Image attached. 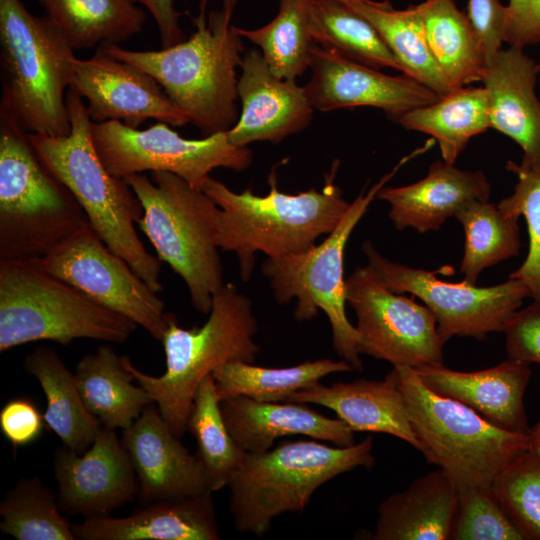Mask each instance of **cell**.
Returning a JSON list of instances; mask_svg holds the SVG:
<instances>
[{
	"label": "cell",
	"mask_w": 540,
	"mask_h": 540,
	"mask_svg": "<svg viewBox=\"0 0 540 540\" xmlns=\"http://www.w3.org/2000/svg\"><path fill=\"white\" fill-rule=\"evenodd\" d=\"M309 68L312 75L303 86L305 94L314 109L324 112L370 106L382 109L397 120L440 98L406 75L384 74L316 43L311 48Z\"/></svg>",
	"instance_id": "obj_16"
},
{
	"label": "cell",
	"mask_w": 540,
	"mask_h": 540,
	"mask_svg": "<svg viewBox=\"0 0 540 540\" xmlns=\"http://www.w3.org/2000/svg\"><path fill=\"white\" fill-rule=\"evenodd\" d=\"M192 35L170 47L133 51L118 44L99 45L110 56L151 75L170 101L205 136L225 132L238 121L236 100L244 50L242 36L224 17L199 13Z\"/></svg>",
	"instance_id": "obj_2"
},
{
	"label": "cell",
	"mask_w": 540,
	"mask_h": 540,
	"mask_svg": "<svg viewBox=\"0 0 540 540\" xmlns=\"http://www.w3.org/2000/svg\"><path fill=\"white\" fill-rule=\"evenodd\" d=\"M537 70L540 71V62L537 63Z\"/></svg>",
	"instance_id": "obj_52"
},
{
	"label": "cell",
	"mask_w": 540,
	"mask_h": 540,
	"mask_svg": "<svg viewBox=\"0 0 540 540\" xmlns=\"http://www.w3.org/2000/svg\"><path fill=\"white\" fill-rule=\"evenodd\" d=\"M179 438L151 404L123 430L121 442L136 474L142 506L211 492L200 461Z\"/></svg>",
	"instance_id": "obj_19"
},
{
	"label": "cell",
	"mask_w": 540,
	"mask_h": 540,
	"mask_svg": "<svg viewBox=\"0 0 540 540\" xmlns=\"http://www.w3.org/2000/svg\"><path fill=\"white\" fill-rule=\"evenodd\" d=\"M144 5L151 13L160 33L162 48L170 47L186 40L180 27L181 14L174 6V0H129Z\"/></svg>",
	"instance_id": "obj_47"
},
{
	"label": "cell",
	"mask_w": 540,
	"mask_h": 540,
	"mask_svg": "<svg viewBox=\"0 0 540 540\" xmlns=\"http://www.w3.org/2000/svg\"><path fill=\"white\" fill-rule=\"evenodd\" d=\"M504 42L524 49L540 44V0H509Z\"/></svg>",
	"instance_id": "obj_46"
},
{
	"label": "cell",
	"mask_w": 540,
	"mask_h": 540,
	"mask_svg": "<svg viewBox=\"0 0 540 540\" xmlns=\"http://www.w3.org/2000/svg\"><path fill=\"white\" fill-rule=\"evenodd\" d=\"M537 63L522 48L500 49L488 63L482 82L491 128L514 140L524 160L540 162V100L535 91Z\"/></svg>",
	"instance_id": "obj_26"
},
{
	"label": "cell",
	"mask_w": 540,
	"mask_h": 540,
	"mask_svg": "<svg viewBox=\"0 0 540 540\" xmlns=\"http://www.w3.org/2000/svg\"><path fill=\"white\" fill-rule=\"evenodd\" d=\"M417 155L416 150L404 157L366 193L361 191L337 227L321 243L298 254L268 257L262 265L278 303L287 304L297 299L294 315L298 321L314 318L319 310L326 314L335 351L356 370L362 369V362L358 351L359 333L345 311V247L379 190L404 163Z\"/></svg>",
	"instance_id": "obj_11"
},
{
	"label": "cell",
	"mask_w": 540,
	"mask_h": 540,
	"mask_svg": "<svg viewBox=\"0 0 540 540\" xmlns=\"http://www.w3.org/2000/svg\"><path fill=\"white\" fill-rule=\"evenodd\" d=\"M0 530L17 540H77L57 493L39 477L21 478L0 503Z\"/></svg>",
	"instance_id": "obj_39"
},
{
	"label": "cell",
	"mask_w": 540,
	"mask_h": 540,
	"mask_svg": "<svg viewBox=\"0 0 540 540\" xmlns=\"http://www.w3.org/2000/svg\"><path fill=\"white\" fill-rule=\"evenodd\" d=\"M198 1H199V6H200V12H199V13H205V12H206L207 4H208L211 0H198Z\"/></svg>",
	"instance_id": "obj_50"
},
{
	"label": "cell",
	"mask_w": 540,
	"mask_h": 540,
	"mask_svg": "<svg viewBox=\"0 0 540 540\" xmlns=\"http://www.w3.org/2000/svg\"><path fill=\"white\" fill-rule=\"evenodd\" d=\"M77 57L57 25L21 0H0V112L28 133L66 136V106Z\"/></svg>",
	"instance_id": "obj_5"
},
{
	"label": "cell",
	"mask_w": 540,
	"mask_h": 540,
	"mask_svg": "<svg viewBox=\"0 0 540 540\" xmlns=\"http://www.w3.org/2000/svg\"><path fill=\"white\" fill-rule=\"evenodd\" d=\"M491 488L523 540H540V460L525 451L494 479Z\"/></svg>",
	"instance_id": "obj_41"
},
{
	"label": "cell",
	"mask_w": 540,
	"mask_h": 540,
	"mask_svg": "<svg viewBox=\"0 0 540 540\" xmlns=\"http://www.w3.org/2000/svg\"><path fill=\"white\" fill-rule=\"evenodd\" d=\"M455 218L465 234L459 272L466 282L476 284L485 268L519 254V217L504 212L498 204L472 202L461 209Z\"/></svg>",
	"instance_id": "obj_37"
},
{
	"label": "cell",
	"mask_w": 540,
	"mask_h": 540,
	"mask_svg": "<svg viewBox=\"0 0 540 540\" xmlns=\"http://www.w3.org/2000/svg\"><path fill=\"white\" fill-rule=\"evenodd\" d=\"M373 440L329 446L313 440L284 441L262 453H246L229 483L230 512L240 532L262 536L273 519L301 512L324 483L374 463Z\"/></svg>",
	"instance_id": "obj_8"
},
{
	"label": "cell",
	"mask_w": 540,
	"mask_h": 540,
	"mask_svg": "<svg viewBox=\"0 0 540 540\" xmlns=\"http://www.w3.org/2000/svg\"><path fill=\"white\" fill-rule=\"evenodd\" d=\"M314 43L379 69L402 67L373 25L343 0H310Z\"/></svg>",
	"instance_id": "obj_35"
},
{
	"label": "cell",
	"mask_w": 540,
	"mask_h": 540,
	"mask_svg": "<svg viewBox=\"0 0 540 540\" xmlns=\"http://www.w3.org/2000/svg\"><path fill=\"white\" fill-rule=\"evenodd\" d=\"M143 207L137 222L157 257L184 280L194 308L209 314L224 285L218 253L220 208L202 190L170 172L125 177Z\"/></svg>",
	"instance_id": "obj_6"
},
{
	"label": "cell",
	"mask_w": 540,
	"mask_h": 540,
	"mask_svg": "<svg viewBox=\"0 0 540 540\" xmlns=\"http://www.w3.org/2000/svg\"><path fill=\"white\" fill-rule=\"evenodd\" d=\"M346 300L357 317L360 354L393 367L443 364L445 343L430 309L390 290L368 266L346 279Z\"/></svg>",
	"instance_id": "obj_14"
},
{
	"label": "cell",
	"mask_w": 540,
	"mask_h": 540,
	"mask_svg": "<svg viewBox=\"0 0 540 540\" xmlns=\"http://www.w3.org/2000/svg\"><path fill=\"white\" fill-rule=\"evenodd\" d=\"M506 335L508 358L526 363H540V306L532 303L518 310L508 321Z\"/></svg>",
	"instance_id": "obj_44"
},
{
	"label": "cell",
	"mask_w": 540,
	"mask_h": 540,
	"mask_svg": "<svg viewBox=\"0 0 540 540\" xmlns=\"http://www.w3.org/2000/svg\"><path fill=\"white\" fill-rule=\"evenodd\" d=\"M74 375L86 408L102 426L127 429L153 402L140 384H133L135 379L125 367L123 356L107 345L83 356Z\"/></svg>",
	"instance_id": "obj_28"
},
{
	"label": "cell",
	"mask_w": 540,
	"mask_h": 540,
	"mask_svg": "<svg viewBox=\"0 0 540 540\" xmlns=\"http://www.w3.org/2000/svg\"><path fill=\"white\" fill-rule=\"evenodd\" d=\"M362 249L367 266L386 287L396 293H410L430 309L444 343L454 336L482 340L491 332L503 331L529 296L518 279L485 287L465 280L448 282L436 277L435 272L383 257L369 241Z\"/></svg>",
	"instance_id": "obj_13"
},
{
	"label": "cell",
	"mask_w": 540,
	"mask_h": 540,
	"mask_svg": "<svg viewBox=\"0 0 540 540\" xmlns=\"http://www.w3.org/2000/svg\"><path fill=\"white\" fill-rule=\"evenodd\" d=\"M506 167L516 175L517 183L513 193L498 206L508 214L523 216L529 235L527 256L509 278L520 280L528 290V297L540 306V162L508 161Z\"/></svg>",
	"instance_id": "obj_40"
},
{
	"label": "cell",
	"mask_w": 540,
	"mask_h": 540,
	"mask_svg": "<svg viewBox=\"0 0 540 540\" xmlns=\"http://www.w3.org/2000/svg\"><path fill=\"white\" fill-rule=\"evenodd\" d=\"M71 131L66 136L28 133L44 166L74 195L92 229L157 293L161 260L150 254L135 224L143 207L125 178L112 175L100 160L90 133L92 120L83 98L67 90Z\"/></svg>",
	"instance_id": "obj_1"
},
{
	"label": "cell",
	"mask_w": 540,
	"mask_h": 540,
	"mask_svg": "<svg viewBox=\"0 0 540 540\" xmlns=\"http://www.w3.org/2000/svg\"><path fill=\"white\" fill-rule=\"evenodd\" d=\"M24 369L35 377L46 398V426L63 446L81 454L93 443L101 422L86 408L75 375L51 348L38 346L24 360Z\"/></svg>",
	"instance_id": "obj_29"
},
{
	"label": "cell",
	"mask_w": 540,
	"mask_h": 540,
	"mask_svg": "<svg viewBox=\"0 0 540 540\" xmlns=\"http://www.w3.org/2000/svg\"><path fill=\"white\" fill-rule=\"evenodd\" d=\"M393 368L424 457L444 470L458 490L490 486L527 451L526 433L499 428L469 406L436 394L411 367Z\"/></svg>",
	"instance_id": "obj_10"
},
{
	"label": "cell",
	"mask_w": 540,
	"mask_h": 540,
	"mask_svg": "<svg viewBox=\"0 0 540 540\" xmlns=\"http://www.w3.org/2000/svg\"><path fill=\"white\" fill-rule=\"evenodd\" d=\"M36 261L48 273L162 340L168 315L164 301L90 224Z\"/></svg>",
	"instance_id": "obj_15"
},
{
	"label": "cell",
	"mask_w": 540,
	"mask_h": 540,
	"mask_svg": "<svg viewBox=\"0 0 540 540\" xmlns=\"http://www.w3.org/2000/svg\"><path fill=\"white\" fill-rule=\"evenodd\" d=\"M349 6L377 30L401 65L404 75L428 87L439 97L453 91L428 46L418 5L396 10L388 0H358Z\"/></svg>",
	"instance_id": "obj_31"
},
{
	"label": "cell",
	"mask_w": 540,
	"mask_h": 540,
	"mask_svg": "<svg viewBox=\"0 0 540 540\" xmlns=\"http://www.w3.org/2000/svg\"><path fill=\"white\" fill-rule=\"evenodd\" d=\"M69 89L87 100L92 122L117 120L132 128L149 119L172 126L190 123L151 75L99 47L89 59H76Z\"/></svg>",
	"instance_id": "obj_17"
},
{
	"label": "cell",
	"mask_w": 540,
	"mask_h": 540,
	"mask_svg": "<svg viewBox=\"0 0 540 540\" xmlns=\"http://www.w3.org/2000/svg\"><path fill=\"white\" fill-rule=\"evenodd\" d=\"M490 184L481 171L461 170L444 160L429 167L425 178L402 187H382L376 198L389 203L397 230L437 231L465 206L488 201Z\"/></svg>",
	"instance_id": "obj_23"
},
{
	"label": "cell",
	"mask_w": 540,
	"mask_h": 540,
	"mask_svg": "<svg viewBox=\"0 0 540 540\" xmlns=\"http://www.w3.org/2000/svg\"><path fill=\"white\" fill-rule=\"evenodd\" d=\"M337 169L338 161L321 190L297 194L281 192L274 171L264 196L250 189L236 193L211 176L206 179L202 190L220 208L219 248L235 253L243 281L252 275L257 252L267 257L298 254L337 227L350 207L334 182Z\"/></svg>",
	"instance_id": "obj_3"
},
{
	"label": "cell",
	"mask_w": 540,
	"mask_h": 540,
	"mask_svg": "<svg viewBox=\"0 0 540 540\" xmlns=\"http://www.w3.org/2000/svg\"><path fill=\"white\" fill-rule=\"evenodd\" d=\"M89 224L81 205L0 112V260H36Z\"/></svg>",
	"instance_id": "obj_7"
},
{
	"label": "cell",
	"mask_w": 540,
	"mask_h": 540,
	"mask_svg": "<svg viewBox=\"0 0 540 540\" xmlns=\"http://www.w3.org/2000/svg\"><path fill=\"white\" fill-rule=\"evenodd\" d=\"M240 0H222V4H223V7H222V12L224 14V17L227 21L230 22L231 20V16H232V13H233V10L234 8L236 7V5L238 4Z\"/></svg>",
	"instance_id": "obj_49"
},
{
	"label": "cell",
	"mask_w": 540,
	"mask_h": 540,
	"mask_svg": "<svg viewBox=\"0 0 540 540\" xmlns=\"http://www.w3.org/2000/svg\"><path fill=\"white\" fill-rule=\"evenodd\" d=\"M506 13V5L500 0H468L467 15L483 42L487 65L502 49Z\"/></svg>",
	"instance_id": "obj_45"
},
{
	"label": "cell",
	"mask_w": 540,
	"mask_h": 540,
	"mask_svg": "<svg viewBox=\"0 0 540 540\" xmlns=\"http://www.w3.org/2000/svg\"><path fill=\"white\" fill-rule=\"evenodd\" d=\"M458 505V488L441 468L429 472L378 508L375 540H448Z\"/></svg>",
	"instance_id": "obj_27"
},
{
	"label": "cell",
	"mask_w": 540,
	"mask_h": 540,
	"mask_svg": "<svg viewBox=\"0 0 540 540\" xmlns=\"http://www.w3.org/2000/svg\"><path fill=\"white\" fill-rule=\"evenodd\" d=\"M53 472L58 504L66 514L109 515L138 495L129 456L115 430L105 426L84 453L59 447L53 457Z\"/></svg>",
	"instance_id": "obj_18"
},
{
	"label": "cell",
	"mask_w": 540,
	"mask_h": 540,
	"mask_svg": "<svg viewBox=\"0 0 540 540\" xmlns=\"http://www.w3.org/2000/svg\"><path fill=\"white\" fill-rule=\"evenodd\" d=\"M351 370L353 367L345 360L318 359L282 368L236 360L212 375L220 401L242 395L261 402H286L295 392L316 385L329 374Z\"/></svg>",
	"instance_id": "obj_34"
},
{
	"label": "cell",
	"mask_w": 540,
	"mask_h": 540,
	"mask_svg": "<svg viewBox=\"0 0 540 540\" xmlns=\"http://www.w3.org/2000/svg\"><path fill=\"white\" fill-rule=\"evenodd\" d=\"M90 133L100 160L120 178L147 171L170 172L202 189L213 169L242 172L252 162V152L232 145L227 131L186 139L164 122L139 129L111 120L91 122Z\"/></svg>",
	"instance_id": "obj_12"
},
{
	"label": "cell",
	"mask_w": 540,
	"mask_h": 540,
	"mask_svg": "<svg viewBox=\"0 0 540 540\" xmlns=\"http://www.w3.org/2000/svg\"><path fill=\"white\" fill-rule=\"evenodd\" d=\"M286 402L316 404L335 412L354 432L393 435L424 452L408 415L404 395L394 368L384 380L359 379L299 390Z\"/></svg>",
	"instance_id": "obj_22"
},
{
	"label": "cell",
	"mask_w": 540,
	"mask_h": 540,
	"mask_svg": "<svg viewBox=\"0 0 540 540\" xmlns=\"http://www.w3.org/2000/svg\"><path fill=\"white\" fill-rule=\"evenodd\" d=\"M45 426L43 414L29 398L10 399L0 410V431L15 448L37 441Z\"/></svg>",
	"instance_id": "obj_43"
},
{
	"label": "cell",
	"mask_w": 540,
	"mask_h": 540,
	"mask_svg": "<svg viewBox=\"0 0 540 540\" xmlns=\"http://www.w3.org/2000/svg\"><path fill=\"white\" fill-rule=\"evenodd\" d=\"M81 540H217L212 492L143 505L126 517L92 516L73 525Z\"/></svg>",
	"instance_id": "obj_25"
},
{
	"label": "cell",
	"mask_w": 540,
	"mask_h": 540,
	"mask_svg": "<svg viewBox=\"0 0 540 540\" xmlns=\"http://www.w3.org/2000/svg\"><path fill=\"white\" fill-rule=\"evenodd\" d=\"M224 421L234 440L247 453H262L283 436L305 435L351 446L354 431L338 418H329L306 403L261 402L235 395L220 401Z\"/></svg>",
	"instance_id": "obj_24"
},
{
	"label": "cell",
	"mask_w": 540,
	"mask_h": 540,
	"mask_svg": "<svg viewBox=\"0 0 540 540\" xmlns=\"http://www.w3.org/2000/svg\"><path fill=\"white\" fill-rule=\"evenodd\" d=\"M426 39L444 78L453 90L481 81L487 67L483 42L454 0L418 4Z\"/></svg>",
	"instance_id": "obj_30"
},
{
	"label": "cell",
	"mask_w": 540,
	"mask_h": 540,
	"mask_svg": "<svg viewBox=\"0 0 540 540\" xmlns=\"http://www.w3.org/2000/svg\"><path fill=\"white\" fill-rule=\"evenodd\" d=\"M36 260H0V352L34 341L78 338L122 344L136 330Z\"/></svg>",
	"instance_id": "obj_9"
},
{
	"label": "cell",
	"mask_w": 540,
	"mask_h": 540,
	"mask_svg": "<svg viewBox=\"0 0 540 540\" xmlns=\"http://www.w3.org/2000/svg\"><path fill=\"white\" fill-rule=\"evenodd\" d=\"M529 363L508 358L489 369L460 372L442 365L413 368L438 395L457 400L504 430L526 433L523 396L531 377Z\"/></svg>",
	"instance_id": "obj_21"
},
{
	"label": "cell",
	"mask_w": 540,
	"mask_h": 540,
	"mask_svg": "<svg viewBox=\"0 0 540 540\" xmlns=\"http://www.w3.org/2000/svg\"><path fill=\"white\" fill-rule=\"evenodd\" d=\"M343 1L346 2L348 5H350L352 3L357 2L358 0H343Z\"/></svg>",
	"instance_id": "obj_51"
},
{
	"label": "cell",
	"mask_w": 540,
	"mask_h": 540,
	"mask_svg": "<svg viewBox=\"0 0 540 540\" xmlns=\"http://www.w3.org/2000/svg\"><path fill=\"white\" fill-rule=\"evenodd\" d=\"M261 49L270 69L278 78L296 81L310 64L314 44L310 29V0H279V11L268 24L252 30L236 27Z\"/></svg>",
	"instance_id": "obj_38"
},
{
	"label": "cell",
	"mask_w": 540,
	"mask_h": 540,
	"mask_svg": "<svg viewBox=\"0 0 540 540\" xmlns=\"http://www.w3.org/2000/svg\"><path fill=\"white\" fill-rule=\"evenodd\" d=\"M187 430L195 439L196 456L210 491L228 486L247 452L234 440L224 421L212 374L205 377L195 391Z\"/></svg>",
	"instance_id": "obj_36"
},
{
	"label": "cell",
	"mask_w": 540,
	"mask_h": 540,
	"mask_svg": "<svg viewBox=\"0 0 540 540\" xmlns=\"http://www.w3.org/2000/svg\"><path fill=\"white\" fill-rule=\"evenodd\" d=\"M74 49L119 44L139 33L146 15L129 0H38Z\"/></svg>",
	"instance_id": "obj_33"
},
{
	"label": "cell",
	"mask_w": 540,
	"mask_h": 540,
	"mask_svg": "<svg viewBox=\"0 0 540 540\" xmlns=\"http://www.w3.org/2000/svg\"><path fill=\"white\" fill-rule=\"evenodd\" d=\"M257 320L251 301L232 283L213 296L207 321L185 329L168 313L163 343L166 370L160 376L137 369L123 356L125 367L156 403L175 435L187 431L193 397L200 382L231 361L254 363L259 347L254 340Z\"/></svg>",
	"instance_id": "obj_4"
},
{
	"label": "cell",
	"mask_w": 540,
	"mask_h": 540,
	"mask_svg": "<svg viewBox=\"0 0 540 540\" xmlns=\"http://www.w3.org/2000/svg\"><path fill=\"white\" fill-rule=\"evenodd\" d=\"M240 68L237 93L241 113L227 131L232 145L246 147L257 141L276 144L310 124L314 108L304 87L275 76L260 51L246 52Z\"/></svg>",
	"instance_id": "obj_20"
},
{
	"label": "cell",
	"mask_w": 540,
	"mask_h": 540,
	"mask_svg": "<svg viewBox=\"0 0 540 540\" xmlns=\"http://www.w3.org/2000/svg\"><path fill=\"white\" fill-rule=\"evenodd\" d=\"M527 451L540 460V420L529 427L527 432Z\"/></svg>",
	"instance_id": "obj_48"
},
{
	"label": "cell",
	"mask_w": 540,
	"mask_h": 540,
	"mask_svg": "<svg viewBox=\"0 0 540 540\" xmlns=\"http://www.w3.org/2000/svg\"><path fill=\"white\" fill-rule=\"evenodd\" d=\"M407 130L432 136L442 158L455 164L469 140L491 128L487 92L484 87H462L436 102L413 109L396 120Z\"/></svg>",
	"instance_id": "obj_32"
},
{
	"label": "cell",
	"mask_w": 540,
	"mask_h": 540,
	"mask_svg": "<svg viewBox=\"0 0 540 540\" xmlns=\"http://www.w3.org/2000/svg\"><path fill=\"white\" fill-rule=\"evenodd\" d=\"M451 540H523L491 485L458 490Z\"/></svg>",
	"instance_id": "obj_42"
}]
</instances>
